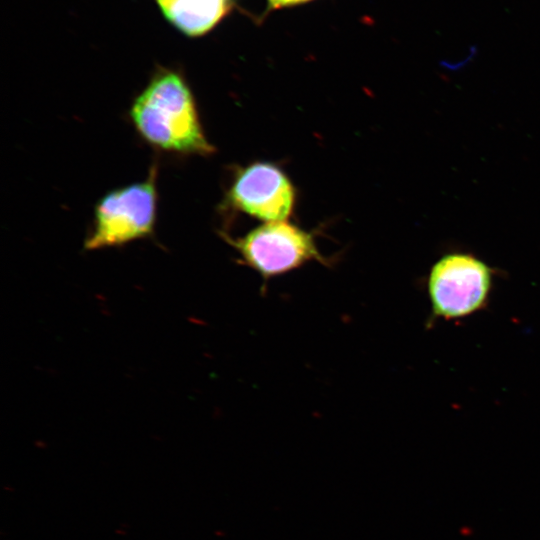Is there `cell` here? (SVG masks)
I'll return each instance as SVG.
<instances>
[{
    "instance_id": "obj_3",
    "label": "cell",
    "mask_w": 540,
    "mask_h": 540,
    "mask_svg": "<svg viewBox=\"0 0 540 540\" xmlns=\"http://www.w3.org/2000/svg\"><path fill=\"white\" fill-rule=\"evenodd\" d=\"M156 167L145 181L110 191L95 206L86 250L126 244L153 234L156 220Z\"/></svg>"
},
{
    "instance_id": "obj_2",
    "label": "cell",
    "mask_w": 540,
    "mask_h": 540,
    "mask_svg": "<svg viewBox=\"0 0 540 540\" xmlns=\"http://www.w3.org/2000/svg\"><path fill=\"white\" fill-rule=\"evenodd\" d=\"M493 272L481 259L464 252L443 255L431 267L427 293L432 320H458L487 305Z\"/></svg>"
},
{
    "instance_id": "obj_4",
    "label": "cell",
    "mask_w": 540,
    "mask_h": 540,
    "mask_svg": "<svg viewBox=\"0 0 540 540\" xmlns=\"http://www.w3.org/2000/svg\"><path fill=\"white\" fill-rule=\"evenodd\" d=\"M223 236L240 255V263L256 271L265 282L312 261L329 265L313 234L286 220L265 222L241 237Z\"/></svg>"
},
{
    "instance_id": "obj_1",
    "label": "cell",
    "mask_w": 540,
    "mask_h": 540,
    "mask_svg": "<svg viewBox=\"0 0 540 540\" xmlns=\"http://www.w3.org/2000/svg\"><path fill=\"white\" fill-rule=\"evenodd\" d=\"M129 115L139 135L156 148L204 156L215 150L188 84L175 71L159 70L133 100Z\"/></svg>"
},
{
    "instance_id": "obj_6",
    "label": "cell",
    "mask_w": 540,
    "mask_h": 540,
    "mask_svg": "<svg viewBox=\"0 0 540 540\" xmlns=\"http://www.w3.org/2000/svg\"><path fill=\"white\" fill-rule=\"evenodd\" d=\"M166 18L188 36L208 32L228 11L231 0H157Z\"/></svg>"
},
{
    "instance_id": "obj_7",
    "label": "cell",
    "mask_w": 540,
    "mask_h": 540,
    "mask_svg": "<svg viewBox=\"0 0 540 540\" xmlns=\"http://www.w3.org/2000/svg\"><path fill=\"white\" fill-rule=\"evenodd\" d=\"M307 1L309 0H268V4L270 8L277 9V8L304 3Z\"/></svg>"
},
{
    "instance_id": "obj_5",
    "label": "cell",
    "mask_w": 540,
    "mask_h": 540,
    "mask_svg": "<svg viewBox=\"0 0 540 540\" xmlns=\"http://www.w3.org/2000/svg\"><path fill=\"white\" fill-rule=\"evenodd\" d=\"M295 197L292 182L278 166L254 162L235 174L227 192V203L266 222L285 221L293 211Z\"/></svg>"
}]
</instances>
